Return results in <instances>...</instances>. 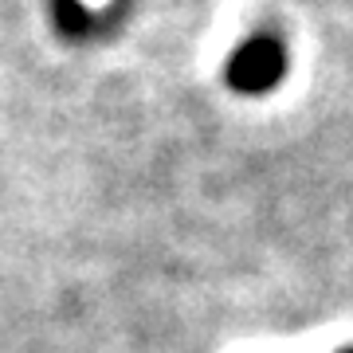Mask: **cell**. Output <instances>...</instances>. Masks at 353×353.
I'll return each mask as SVG.
<instances>
[{
    "label": "cell",
    "instance_id": "7a4b0ae2",
    "mask_svg": "<svg viewBox=\"0 0 353 353\" xmlns=\"http://www.w3.org/2000/svg\"><path fill=\"white\" fill-rule=\"evenodd\" d=\"M51 16H55V28L71 39H83L99 28V20H94L79 0H51Z\"/></svg>",
    "mask_w": 353,
    "mask_h": 353
},
{
    "label": "cell",
    "instance_id": "6da1fadb",
    "mask_svg": "<svg viewBox=\"0 0 353 353\" xmlns=\"http://www.w3.org/2000/svg\"><path fill=\"white\" fill-rule=\"evenodd\" d=\"M287 71V51L275 36H252L248 43L236 48V55L228 59V87L240 94H263V90L279 87V79Z\"/></svg>",
    "mask_w": 353,
    "mask_h": 353
},
{
    "label": "cell",
    "instance_id": "3957f363",
    "mask_svg": "<svg viewBox=\"0 0 353 353\" xmlns=\"http://www.w3.org/2000/svg\"><path fill=\"white\" fill-rule=\"evenodd\" d=\"M341 353H353V350H341Z\"/></svg>",
    "mask_w": 353,
    "mask_h": 353
}]
</instances>
